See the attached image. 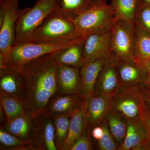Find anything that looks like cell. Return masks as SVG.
<instances>
[{
  "label": "cell",
  "instance_id": "cell-33",
  "mask_svg": "<svg viewBox=\"0 0 150 150\" xmlns=\"http://www.w3.org/2000/svg\"><path fill=\"white\" fill-rule=\"evenodd\" d=\"M92 137L95 139L98 140L102 138L103 134V129L101 125L95 126L91 131Z\"/></svg>",
  "mask_w": 150,
  "mask_h": 150
},
{
  "label": "cell",
  "instance_id": "cell-11",
  "mask_svg": "<svg viewBox=\"0 0 150 150\" xmlns=\"http://www.w3.org/2000/svg\"><path fill=\"white\" fill-rule=\"evenodd\" d=\"M110 96L93 94L84 100L87 126L90 129L99 126L104 121L110 108Z\"/></svg>",
  "mask_w": 150,
  "mask_h": 150
},
{
  "label": "cell",
  "instance_id": "cell-13",
  "mask_svg": "<svg viewBox=\"0 0 150 150\" xmlns=\"http://www.w3.org/2000/svg\"><path fill=\"white\" fill-rule=\"evenodd\" d=\"M81 85L79 68L68 65L58 64L57 93L81 94Z\"/></svg>",
  "mask_w": 150,
  "mask_h": 150
},
{
  "label": "cell",
  "instance_id": "cell-27",
  "mask_svg": "<svg viewBox=\"0 0 150 150\" xmlns=\"http://www.w3.org/2000/svg\"><path fill=\"white\" fill-rule=\"evenodd\" d=\"M1 150H35L29 141L19 139L2 129H0Z\"/></svg>",
  "mask_w": 150,
  "mask_h": 150
},
{
  "label": "cell",
  "instance_id": "cell-9",
  "mask_svg": "<svg viewBox=\"0 0 150 150\" xmlns=\"http://www.w3.org/2000/svg\"><path fill=\"white\" fill-rule=\"evenodd\" d=\"M29 141L35 150H57L54 118L44 112L33 117Z\"/></svg>",
  "mask_w": 150,
  "mask_h": 150
},
{
  "label": "cell",
  "instance_id": "cell-17",
  "mask_svg": "<svg viewBox=\"0 0 150 150\" xmlns=\"http://www.w3.org/2000/svg\"><path fill=\"white\" fill-rule=\"evenodd\" d=\"M116 69L120 87L144 85L146 72L135 60L118 61Z\"/></svg>",
  "mask_w": 150,
  "mask_h": 150
},
{
  "label": "cell",
  "instance_id": "cell-21",
  "mask_svg": "<svg viewBox=\"0 0 150 150\" xmlns=\"http://www.w3.org/2000/svg\"><path fill=\"white\" fill-rule=\"evenodd\" d=\"M32 119L33 116L25 112L1 125V129L21 139L29 141Z\"/></svg>",
  "mask_w": 150,
  "mask_h": 150
},
{
  "label": "cell",
  "instance_id": "cell-26",
  "mask_svg": "<svg viewBox=\"0 0 150 150\" xmlns=\"http://www.w3.org/2000/svg\"><path fill=\"white\" fill-rule=\"evenodd\" d=\"M59 10L71 18H74L95 6L92 0H59Z\"/></svg>",
  "mask_w": 150,
  "mask_h": 150
},
{
  "label": "cell",
  "instance_id": "cell-32",
  "mask_svg": "<svg viewBox=\"0 0 150 150\" xmlns=\"http://www.w3.org/2000/svg\"><path fill=\"white\" fill-rule=\"evenodd\" d=\"M140 121L146 133L150 142V112L144 104L140 115Z\"/></svg>",
  "mask_w": 150,
  "mask_h": 150
},
{
  "label": "cell",
  "instance_id": "cell-36",
  "mask_svg": "<svg viewBox=\"0 0 150 150\" xmlns=\"http://www.w3.org/2000/svg\"><path fill=\"white\" fill-rule=\"evenodd\" d=\"M144 85L147 89H150V70L146 72Z\"/></svg>",
  "mask_w": 150,
  "mask_h": 150
},
{
  "label": "cell",
  "instance_id": "cell-5",
  "mask_svg": "<svg viewBox=\"0 0 150 150\" xmlns=\"http://www.w3.org/2000/svg\"><path fill=\"white\" fill-rule=\"evenodd\" d=\"M60 9L59 0H38L32 7L21 10L17 21L13 46L24 42L49 15Z\"/></svg>",
  "mask_w": 150,
  "mask_h": 150
},
{
  "label": "cell",
  "instance_id": "cell-19",
  "mask_svg": "<svg viewBox=\"0 0 150 150\" xmlns=\"http://www.w3.org/2000/svg\"><path fill=\"white\" fill-rule=\"evenodd\" d=\"M86 38L77 43L55 52L54 56L57 64L68 65L79 69L85 64L83 51Z\"/></svg>",
  "mask_w": 150,
  "mask_h": 150
},
{
  "label": "cell",
  "instance_id": "cell-18",
  "mask_svg": "<svg viewBox=\"0 0 150 150\" xmlns=\"http://www.w3.org/2000/svg\"><path fill=\"white\" fill-rule=\"evenodd\" d=\"M23 82L21 72L11 65L0 69V93L21 99Z\"/></svg>",
  "mask_w": 150,
  "mask_h": 150
},
{
  "label": "cell",
  "instance_id": "cell-35",
  "mask_svg": "<svg viewBox=\"0 0 150 150\" xmlns=\"http://www.w3.org/2000/svg\"><path fill=\"white\" fill-rule=\"evenodd\" d=\"M144 101L145 106L150 112V89L146 88L144 94Z\"/></svg>",
  "mask_w": 150,
  "mask_h": 150
},
{
  "label": "cell",
  "instance_id": "cell-1",
  "mask_svg": "<svg viewBox=\"0 0 150 150\" xmlns=\"http://www.w3.org/2000/svg\"><path fill=\"white\" fill-rule=\"evenodd\" d=\"M55 53L41 56L19 70L23 79L21 100L25 112L33 117L43 112L57 93Z\"/></svg>",
  "mask_w": 150,
  "mask_h": 150
},
{
  "label": "cell",
  "instance_id": "cell-23",
  "mask_svg": "<svg viewBox=\"0 0 150 150\" xmlns=\"http://www.w3.org/2000/svg\"><path fill=\"white\" fill-rule=\"evenodd\" d=\"M142 0H111L116 18L122 19L134 25V18Z\"/></svg>",
  "mask_w": 150,
  "mask_h": 150
},
{
  "label": "cell",
  "instance_id": "cell-12",
  "mask_svg": "<svg viewBox=\"0 0 150 150\" xmlns=\"http://www.w3.org/2000/svg\"><path fill=\"white\" fill-rule=\"evenodd\" d=\"M83 97L81 94L56 93L47 105L44 112L50 116L72 115L83 106Z\"/></svg>",
  "mask_w": 150,
  "mask_h": 150
},
{
  "label": "cell",
  "instance_id": "cell-22",
  "mask_svg": "<svg viewBox=\"0 0 150 150\" xmlns=\"http://www.w3.org/2000/svg\"><path fill=\"white\" fill-rule=\"evenodd\" d=\"M104 121L119 146L123 142L126 136L128 126L127 118L117 110L110 108L105 116Z\"/></svg>",
  "mask_w": 150,
  "mask_h": 150
},
{
  "label": "cell",
  "instance_id": "cell-15",
  "mask_svg": "<svg viewBox=\"0 0 150 150\" xmlns=\"http://www.w3.org/2000/svg\"><path fill=\"white\" fill-rule=\"evenodd\" d=\"M127 121L126 136L118 150H150V142L140 121Z\"/></svg>",
  "mask_w": 150,
  "mask_h": 150
},
{
  "label": "cell",
  "instance_id": "cell-8",
  "mask_svg": "<svg viewBox=\"0 0 150 150\" xmlns=\"http://www.w3.org/2000/svg\"><path fill=\"white\" fill-rule=\"evenodd\" d=\"M135 30L134 25L116 20L111 29V52L118 61L134 60Z\"/></svg>",
  "mask_w": 150,
  "mask_h": 150
},
{
  "label": "cell",
  "instance_id": "cell-4",
  "mask_svg": "<svg viewBox=\"0 0 150 150\" xmlns=\"http://www.w3.org/2000/svg\"><path fill=\"white\" fill-rule=\"evenodd\" d=\"M21 12L19 0H0V69L11 65V50Z\"/></svg>",
  "mask_w": 150,
  "mask_h": 150
},
{
  "label": "cell",
  "instance_id": "cell-10",
  "mask_svg": "<svg viewBox=\"0 0 150 150\" xmlns=\"http://www.w3.org/2000/svg\"><path fill=\"white\" fill-rule=\"evenodd\" d=\"M118 59L111 52L100 70L94 89V94L112 96L120 87L116 64Z\"/></svg>",
  "mask_w": 150,
  "mask_h": 150
},
{
  "label": "cell",
  "instance_id": "cell-31",
  "mask_svg": "<svg viewBox=\"0 0 150 150\" xmlns=\"http://www.w3.org/2000/svg\"><path fill=\"white\" fill-rule=\"evenodd\" d=\"M90 128L87 126L83 133L76 141L70 150L93 149Z\"/></svg>",
  "mask_w": 150,
  "mask_h": 150
},
{
  "label": "cell",
  "instance_id": "cell-20",
  "mask_svg": "<svg viewBox=\"0 0 150 150\" xmlns=\"http://www.w3.org/2000/svg\"><path fill=\"white\" fill-rule=\"evenodd\" d=\"M87 126L84 103L71 116L67 140L62 150H70Z\"/></svg>",
  "mask_w": 150,
  "mask_h": 150
},
{
  "label": "cell",
  "instance_id": "cell-25",
  "mask_svg": "<svg viewBox=\"0 0 150 150\" xmlns=\"http://www.w3.org/2000/svg\"><path fill=\"white\" fill-rule=\"evenodd\" d=\"M0 102L1 106L6 116L7 122L13 120L25 112L23 103L20 98L0 93Z\"/></svg>",
  "mask_w": 150,
  "mask_h": 150
},
{
  "label": "cell",
  "instance_id": "cell-37",
  "mask_svg": "<svg viewBox=\"0 0 150 150\" xmlns=\"http://www.w3.org/2000/svg\"><path fill=\"white\" fill-rule=\"evenodd\" d=\"M95 6H103L107 4V0H92Z\"/></svg>",
  "mask_w": 150,
  "mask_h": 150
},
{
  "label": "cell",
  "instance_id": "cell-14",
  "mask_svg": "<svg viewBox=\"0 0 150 150\" xmlns=\"http://www.w3.org/2000/svg\"><path fill=\"white\" fill-rule=\"evenodd\" d=\"M110 52L111 30L102 33L91 34L86 38L83 51L86 63L106 56Z\"/></svg>",
  "mask_w": 150,
  "mask_h": 150
},
{
  "label": "cell",
  "instance_id": "cell-7",
  "mask_svg": "<svg viewBox=\"0 0 150 150\" xmlns=\"http://www.w3.org/2000/svg\"><path fill=\"white\" fill-rule=\"evenodd\" d=\"M84 38H78L62 44L24 42L14 45L11 50V65L19 70L24 65L35 59L77 43Z\"/></svg>",
  "mask_w": 150,
  "mask_h": 150
},
{
  "label": "cell",
  "instance_id": "cell-30",
  "mask_svg": "<svg viewBox=\"0 0 150 150\" xmlns=\"http://www.w3.org/2000/svg\"><path fill=\"white\" fill-rule=\"evenodd\" d=\"M103 129L102 138L97 140L98 149L100 150H118V145L110 133L106 123L103 121L101 125Z\"/></svg>",
  "mask_w": 150,
  "mask_h": 150
},
{
  "label": "cell",
  "instance_id": "cell-2",
  "mask_svg": "<svg viewBox=\"0 0 150 150\" xmlns=\"http://www.w3.org/2000/svg\"><path fill=\"white\" fill-rule=\"evenodd\" d=\"M79 37L71 18L59 10L49 15L24 42L62 44Z\"/></svg>",
  "mask_w": 150,
  "mask_h": 150
},
{
  "label": "cell",
  "instance_id": "cell-29",
  "mask_svg": "<svg viewBox=\"0 0 150 150\" xmlns=\"http://www.w3.org/2000/svg\"><path fill=\"white\" fill-rule=\"evenodd\" d=\"M134 24L150 33V5L142 1L135 14Z\"/></svg>",
  "mask_w": 150,
  "mask_h": 150
},
{
  "label": "cell",
  "instance_id": "cell-28",
  "mask_svg": "<svg viewBox=\"0 0 150 150\" xmlns=\"http://www.w3.org/2000/svg\"><path fill=\"white\" fill-rule=\"evenodd\" d=\"M72 115L54 116L55 142L57 149L62 150L69 132V125Z\"/></svg>",
  "mask_w": 150,
  "mask_h": 150
},
{
  "label": "cell",
  "instance_id": "cell-24",
  "mask_svg": "<svg viewBox=\"0 0 150 150\" xmlns=\"http://www.w3.org/2000/svg\"><path fill=\"white\" fill-rule=\"evenodd\" d=\"M134 25L135 30L134 60L150 59V33L140 26Z\"/></svg>",
  "mask_w": 150,
  "mask_h": 150
},
{
  "label": "cell",
  "instance_id": "cell-3",
  "mask_svg": "<svg viewBox=\"0 0 150 150\" xmlns=\"http://www.w3.org/2000/svg\"><path fill=\"white\" fill-rule=\"evenodd\" d=\"M71 18L78 35L81 37L109 31L117 19L110 4L94 6L77 16Z\"/></svg>",
  "mask_w": 150,
  "mask_h": 150
},
{
  "label": "cell",
  "instance_id": "cell-6",
  "mask_svg": "<svg viewBox=\"0 0 150 150\" xmlns=\"http://www.w3.org/2000/svg\"><path fill=\"white\" fill-rule=\"evenodd\" d=\"M146 88L144 84L120 87L111 97L110 108L117 110L129 120L140 121L144 106V94Z\"/></svg>",
  "mask_w": 150,
  "mask_h": 150
},
{
  "label": "cell",
  "instance_id": "cell-16",
  "mask_svg": "<svg viewBox=\"0 0 150 150\" xmlns=\"http://www.w3.org/2000/svg\"><path fill=\"white\" fill-rule=\"evenodd\" d=\"M108 54L87 62L80 69L81 94L83 97L84 99L94 94L96 83L100 70L107 60Z\"/></svg>",
  "mask_w": 150,
  "mask_h": 150
},
{
  "label": "cell",
  "instance_id": "cell-34",
  "mask_svg": "<svg viewBox=\"0 0 150 150\" xmlns=\"http://www.w3.org/2000/svg\"><path fill=\"white\" fill-rule=\"evenodd\" d=\"M136 63L145 71L150 70V59L143 60H135Z\"/></svg>",
  "mask_w": 150,
  "mask_h": 150
},
{
  "label": "cell",
  "instance_id": "cell-38",
  "mask_svg": "<svg viewBox=\"0 0 150 150\" xmlns=\"http://www.w3.org/2000/svg\"><path fill=\"white\" fill-rule=\"evenodd\" d=\"M142 1H144L145 2L149 4L150 5V0H142Z\"/></svg>",
  "mask_w": 150,
  "mask_h": 150
}]
</instances>
